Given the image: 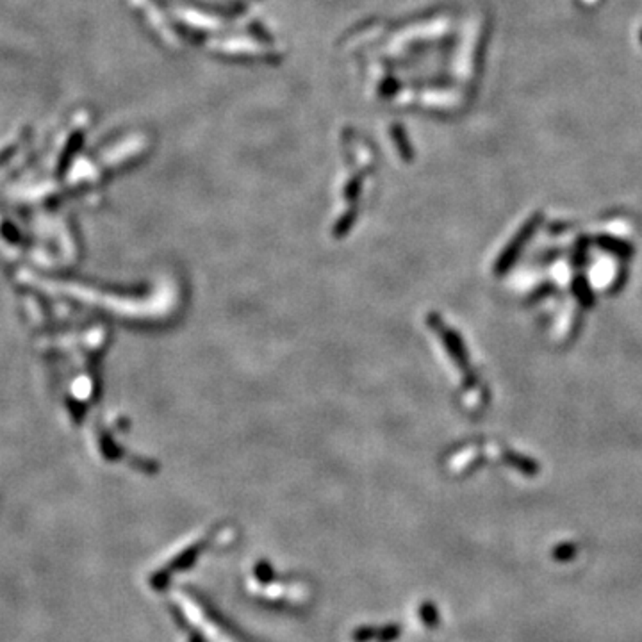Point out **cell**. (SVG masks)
Masks as SVG:
<instances>
[{"label":"cell","mask_w":642,"mask_h":642,"mask_svg":"<svg viewBox=\"0 0 642 642\" xmlns=\"http://www.w3.org/2000/svg\"><path fill=\"white\" fill-rule=\"evenodd\" d=\"M539 222H541V216H539V214H535L532 220H528L525 225L521 227L519 232L516 234V237H514V240L509 243V246L503 250V253L500 255V259H498L496 266H494V272H496V275H503V273H506V270H509V268L514 264V261H516L517 255H519L521 248H523L526 241H528L530 237L534 235V232H535V229H537Z\"/></svg>","instance_id":"1"},{"label":"cell","mask_w":642,"mask_h":642,"mask_svg":"<svg viewBox=\"0 0 642 642\" xmlns=\"http://www.w3.org/2000/svg\"><path fill=\"white\" fill-rule=\"evenodd\" d=\"M441 334H443L444 343H446V348H448V352H450V355L453 357V361L457 362L459 366L464 370V373H470V371H467L466 350H464V344H462L461 337H459L457 334H453V332L448 331V329L441 331Z\"/></svg>","instance_id":"2"},{"label":"cell","mask_w":642,"mask_h":642,"mask_svg":"<svg viewBox=\"0 0 642 642\" xmlns=\"http://www.w3.org/2000/svg\"><path fill=\"white\" fill-rule=\"evenodd\" d=\"M573 293L576 294V298H578L580 303L585 305V307H591V305L594 303L593 293H591V290H589V284L584 277H576V279H574Z\"/></svg>","instance_id":"3"},{"label":"cell","mask_w":642,"mask_h":642,"mask_svg":"<svg viewBox=\"0 0 642 642\" xmlns=\"http://www.w3.org/2000/svg\"><path fill=\"white\" fill-rule=\"evenodd\" d=\"M600 244H602L603 248L611 250V252H615L617 255H621V257H626V255L632 253V248H630L628 243H621V241L611 240V237H602V240H600Z\"/></svg>","instance_id":"4"},{"label":"cell","mask_w":642,"mask_h":642,"mask_svg":"<svg viewBox=\"0 0 642 642\" xmlns=\"http://www.w3.org/2000/svg\"><path fill=\"white\" fill-rule=\"evenodd\" d=\"M506 457H509V461H511L512 464H516L517 467H521L523 473H534L535 471L534 462H530L528 459H519V455H512V453H509Z\"/></svg>","instance_id":"5"}]
</instances>
